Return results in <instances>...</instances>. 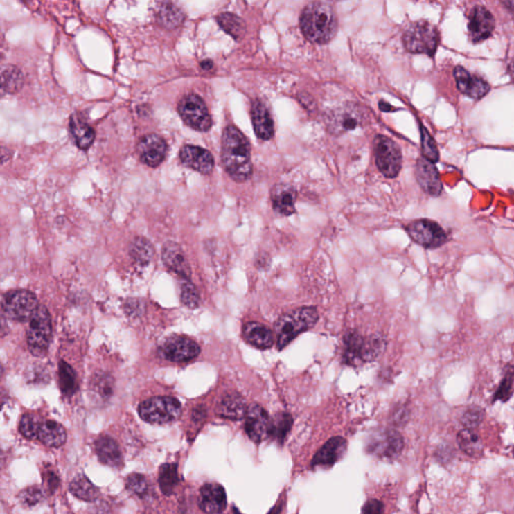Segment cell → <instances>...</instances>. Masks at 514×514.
<instances>
[{"mask_svg":"<svg viewBox=\"0 0 514 514\" xmlns=\"http://www.w3.org/2000/svg\"><path fill=\"white\" fill-rule=\"evenodd\" d=\"M221 161L228 175L236 182H245L251 177V147L236 127L228 126L223 131Z\"/></svg>","mask_w":514,"mask_h":514,"instance_id":"cell-1","label":"cell"},{"mask_svg":"<svg viewBox=\"0 0 514 514\" xmlns=\"http://www.w3.org/2000/svg\"><path fill=\"white\" fill-rule=\"evenodd\" d=\"M301 28L310 42L326 44L336 37L337 17L334 4L326 1L310 2L301 15Z\"/></svg>","mask_w":514,"mask_h":514,"instance_id":"cell-2","label":"cell"},{"mask_svg":"<svg viewBox=\"0 0 514 514\" xmlns=\"http://www.w3.org/2000/svg\"><path fill=\"white\" fill-rule=\"evenodd\" d=\"M316 308L303 307L285 312L274 324L276 348L281 351L296 337L314 328L319 321Z\"/></svg>","mask_w":514,"mask_h":514,"instance_id":"cell-3","label":"cell"},{"mask_svg":"<svg viewBox=\"0 0 514 514\" xmlns=\"http://www.w3.org/2000/svg\"><path fill=\"white\" fill-rule=\"evenodd\" d=\"M366 109L357 104L343 105L330 109L325 116L326 129L332 135L341 136L364 126L368 121Z\"/></svg>","mask_w":514,"mask_h":514,"instance_id":"cell-4","label":"cell"},{"mask_svg":"<svg viewBox=\"0 0 514 514\" xmlns=\"http://www.w3.org/2000/svg\"><path fill=\"white\" fill-rule=\"evenodd\" d=\"M406 50L412 53H426L433 57L439 44V33L430 22L425 20L414 22L403 35Z\"/></svg>","mask_w":514,"mask_h":514,"instance_id":"cell-5","label":"cell"},{"mask_svg":"<svg viewBox=\"0 0 514 514\" xmlns=\"http://www.w3.org/2000/svg\"><path fill=\"white\" fill-rule=\"evenodd\" d=\"M180 402L173 397H154L142 402L139 414L144 421L155 425H164L176 421L181 415Z\"/></svg>","mask_w":514,"mask_h":514,"instance_id":"cell-6","label":"cell"},{"mask_svg":"<svg viewBox=\"0 0 514 514\" xmlns=\"http://www.w3.org/2000/svg\"><path fill=\"white\" fill-rule=\"evenodd\" d=\"M53 335L50 312L44 305H39L30 319L26 334L28 348L35 357H44L48 353Z\"/></svg>","mask_w":514,"mask_h":514,"instance_id":"cell-7","label":"cell"},{"mask_svg":"<svg viewBox=\"0 0 514 514\" xmlns=\"http://www.w3.org/2000/svg\"><path fill=\"white\" fill-rule=\"evenodd\" d=\"M373 150L380 172L388 178H396L402 168V153L399 146L386 136L378 135L373 141Z\"/></svg>","mask_w":514,"mask_h":514,"instance_id":"cell-8","label":"cell"},{"mask_svg":"<svg viewBox=\"0 0 514 514\" xmlns=\"http://www.w3.org/2000/svg\"><path fill=\"white\" fill-rule=\"evenodd\" d=\"M403 448V437L395 429L375 431L366 442V452L381 459H395Z\"/></svg>","mask_w":514,"mask_h":514,"instance_id":"cell-9","label":"cell"},{"mask_svg":"<svg viewBox=\"0 0 514 514\" xmlns=\"http://www.w3.org/2000/svg\"><path fill=\"white\" fill-rule=\"evenodd\" d=\"M178 113L181 119L191 129L206 132L211 128L212 120L206 105L195 94H189L180 100Z\"/></svg>","mask_w":514,"mask_h":514,"instance_id":"cell-10","label":"cell"},{"mask_svg":"<svg viewBox=\"0 0 514 514\" xmlns=\"http://www.w3.org/2000/svg\"><path fill=\"white\" fill-rule=\"evenodd\" d=\"M406 231L415 243L426 249L441 247L448 240L443 228L429 219H419L409 223Z\"/></svg>","mask_w":514,"mask_h":514,"instance_id":"cell-11","label":"cell"},{"mask_svg":"<svg viewBox=\"0 0 514 514\" xmlns=\"http://www.w3.org/2000/svg\"><path fill=\"white\" fill-rule=\"evenodd\" d=\"M39 305L35 294L24 290L8 292L2 301L4 314L13 321H28Z\"/></svg>","mask_w":514,"mask_h":514,"instance_id":"cell-12","label":"cell"},{"mask_svg":"<svg viewBox=\"0 0 514 514\" xmlns=\"http://www.w3.org/2000/svg\"><path fill=\"white\" fill-rule=\"evenodd\" d=\"M161 352L169 361L183 363L195 359L200 354V346L189 337L173 336L164 342Z\"/></svg>","mask_w":514,"mask_h":514,"instance_id":"cell-13","label":"cell"},{"mask_svg":"<svg viewBox=\"0 0 514 514\" xmlns=\"http://www.w3.org/2000/svg\"><path fill=\"white\" fill-rule=\"evenodd\" d=\"M270 421L272 418L263 407L258 404L248 406L245 429L249 439L256 443H260L265 438H268Z\"/></svg>","mask_w":514,"mask_h":514,"instance_id":"cell-14","label":"cell"},{"mask_svg":"<svg viewBox=\"0 0 514 514\" xmlns=\"http://www.w3.org/2000/svg\"><path fill=\"white\" fill-rule=\"evenodd\" d=\"M167 153V144L164 139L156 134L144 136L137 145V154L147 166L158 167L163 162Z\"/></svg>","mask_w":514,"mask_h":514,"instance_id":"cell-15","label":"cell"},{"mask_svg":"<svg viewBox=\"0 0 514 514\" xmlns=\"http://www.w3.org/2000/svg\"><path fill=\"white\" fill-rule=\"evenodd\" d=\"M493 13L484 6H475L469 15V37L475 44L488 39L495 30Z\"/></svg>","mask_w":514,"mask_h":514,"instance_id":"cell-16","label":"cell"},{"mask_svg":"<svg viewBox=\"0 0 514 514\" xmlns=\"http://www.w3.org/2000/svg\"><path fill=\"white\" fill-rule=\"evenodd\" d=\"M348 443L341 436L330 438L312 458V468H330L345 456Z\"/></svg>","mask_w":514,"mask_h":514,"instance_id":"cell-17","label":"cell"},{"mask_svg":"<svg viewBox=\"0 0 514 514\" xmlns=\"http://www.w3.org/2000/svg\"><path fill=\"white\" fill-rule=\"evenodd\" d=\"M454 78L458 89L471 99H481L490 91V85L486 80L469 73L463 67H456Z\"/></svg>","mask_w":514,"mask_h":514,"instance_id":"cell-18","label":"cell"},{"mask_svg":"<svg viewBox=\"0 0 514 514\" xmlns=\"http://www.w3.org/2000/svg\"><path fill=\"white\" fill-rule=\"evenodd\" d=\"M198 504L207 514H219L227 508V497L224 488L218 484L203 485L199 495Z\"/></svg>","mask_w":514,"mask_h":514,"instance_id":"cell-19","label":"cell"},{"mask_svg":"<svg viewBox=\"0 0 514 514\" xmlns=\"http://www.w3.org/2000/svg\"><path fill=\"white\" fill-rule=\"evenodd\" d=\"M180 159L185 166L203 175H209L214 168L213 156L201 147L186 145L181 149Z\"/></svg>","mask_w":514,"mask_h":514,"instance_id":"cell-20","label":"cell"},{"mask_svg":"<svg viewBox=\"0 0 514 514\" xmlns=\"http://www.w3.org/2000/svg\"><path fill=\"white\" fill-rule=\"evenodd\" d=\"M416 177L421 188L431 196H439L441 194V179L432 162L426 158H419L416 165Z\"/></svg>","mask_w":514,"mask_h":514,"instance_id":"cell-21","label":"cell"},{"mask_svg":"<svg viewBox=\"0 0 514 514\" xmlns=\"http://www.w3.org/2000/svg\"><path fill=\"white\" fill-rule=\"evenodd\" d=\"M162 258L169 269L173 270L184 278L189 279L191 277V267L188 259L178 243L173 241L165 243L162 250Z\"/></svg>","mask_w":514,"mask_h":514,"instance_id":"cell-22","label":"cell"},{"mask_svg":"<svg viewBox=\"0 0 514 514\" xmlns=\"http://www.w3.org/2000/svg\"><path fill=\"white\" fill-rule=\"evenodd\" d=\"M366 337L356 330L346 333L342 345V361L345 365L357 366L364 364V348Z\"/></svg>","mask_w":514,"mask_h":514,"instance_id":"cell-23","label":"cell"},{"mask_svg":"<svg viewBox=\"0 0 514 514\" xmlns=\"http://www.w3.org/2000/svg\"><path fill=\"white\" fill-rule=\"evenodd\" d=\"M296 190L288 184H277L272 191V206L279 215L290 216L296 212Z\"/></svg>","mask_w":514,"mask_h":514,"instance_id":"cell-24","label":"cell"},{"mask_svg":"<svg viewBox=\"0 0 514 514\" xmlns=\"http://www.w3.org/2000/svg\"><path fill=\"white\" fill-rule=\"evenodd\" d=\"M242 337L250 346L259 350H267L274 344V335L263 324L249 321L242 328Z\"/></svg>","mask_w":514,"mask_h":514,"instance_id":"cell-25","label":"cell"},{"mask_svg":"<svg viewBox=\"0 0 514 514\" xmlns=\"http://www.w3.org/2000/svg\"><path fill=\"white\" fill-rule=\"evenodd\" d=\"M251 119L254 132L261 140H270L274 135V124L272 116L261 100H254L251 107Z\"/></svg>","mask_w":514,"mask_h":514,"instance_id":"cell-26","label":"cell"},{"mask_svg":"<svg viewBox=\"0 0 514 514\" xmlns=\"http://www.w3.org/2000/svg\"><path fill=\"white\" fill-rule=\"evenodd\" d=\"M96 453L103 464L112 468L121 469L124 466L122 452L117 442L109 436H102L96 441Z\"/></svg>","mask_w":514,"mask_h":514,"instance_id":"cell-27","label":"cell"},{"mask_svg":"<svg viewBox=\"0 0 514 514\" xmlns=\"http://www.w3.org/2000/svg\"><path fill=\"white\" fill-rule=\"evenodd\" d=\"M248 407L247 401L242 396L238 393H231L222 398L219 402L216 412L218 416L224 418V419L242 420L247 416Z\"/></svg>","mask_w":514,"mask_h":514,"instance_id":"cell-28","label":"cell"},{"mask_svg":"<svg viewBox=\"0 0 514 514\" xmlns=\"http://www.w3.org/2000/svg\"><path fill=\"white\" fill-rule=\"evenodd\" d=\"M42 444L53 448L64 445L67 440V433L62 424L53 420L40 422L39 438Z\"/></svg>","mask_w":514,"mask_h":514,"instance_id":"cell-29","label":"cell"},{"mask_svg":"<svg viewBox=\"0 0 514 514\" xmlns=\"http://www.w3.org/2000/svg\"><path fill=\"white\" fill-rule=\"evenodd\" d=\"M69 129L73 142L80 149L88 150L91 146L95 140V132L79 116H71Z\"/></svg>","mask_w":514,"mask_h":514,"instance_id":"cell-30","label":"cell"},{"mask_svg":"<svg viewBox=\"0 0 514 514\" xmlns=\"http://www.w3.org/2000/svg\"><path fill=\"white\" fill-rule=\"evenodd\" d=\"M71 495L84 502H95L99 497L100 490L91 480L84 475H79L73 478L69 485Z\"/></svg>","mask_w":514,"mask_h":514,"instance_id":"cell-31","label":"cell"},{"mask_svg":"<svg viewBox=\"0 0 514 514\" xmlns=\"http://www.w3.org/2000/svg\"><path fill=\"white\" fill-rule=\"evenodd\" d=\"M294 425V419L288 413L281 412L274 415L270 421L269 433L268 437L276 441L279 445H283L287 439L288 433Z\"/></svg>","mask_w":514,"mask_h":514,"instance_id":"cell-32","label":"cell"},{"mask_svg":"<svg viewBox=\"0 0 514 514\" xmlns=\"http://www.w3.org/2000/svg\"><path fill=\"white\" fill-rule=\"evenodd\" d=\"M185 15L178 6L173 3H162L159 8L157 20L160 26L167 30H174L184 21Z\"/></svg>","mask_w":514,"mask_h":514,"instance_id":"cell-33","label":"cell"},{"mask_svg":"<svg viewBox=\"0 0 514 514\" xmlns=\"http://www.w3.org/2000/svg\"><path fill=\"white\" fill-rule=\"evenodd\" d=\"M219 26L234 39L240 40L247 33V26L243 19L231 12L220 13L216 17Z\"/></svg>","mask_w":514,"mask_h":514,"instance_id":"cell-34","label":"cell"},{"mask_svg":"<svg viewBox=\"0 0 514 514\" xmlns=\"http://www.w3.org/2000/svg\"><path fill=\"white\" fill-rule=\"evenodd\" d=\"M178 465L176 463L163 464L159 471V486L165 495H173L179 484Z\"/></svg>","mask_w":514,"mask_h":514,"instance_id":"cell-35","label":"cell"},{"mask_svg":"<svg viewBox=\"0 0 514 514\" xmlns=\"http://www.w3.org/2000/svg\"><path fill=\"white\" fill-rule=\"evenodd\" d=\"M458 445L461 450L471 457H478L482 454L484 446L480 441L479 436L470 429H464L457 435Z\"/></svg>","mask_w":514,"mask_h":514,"instance_id":"cell-36","label":"cell"},{"mask_svg":"<svg viewBox=\"0 0 514 514\" xmlns=\"http://www.w3.org/2000/svg\"><path fill=\"white\" fill-rule=\"evenodd\" d=\"M130 256L140 265H148L154 256V247L148 239L136 238L130 245Z\"/></svg>","mask_w":514,"mask_h":514,"instance_id":"cell-37","label":"cell"},{"mask_svg":"<svg viewBox=\"0 0 514 514\" xmlns=\"http://www.w3.org/2000/svg\"><path fill=\"white\" fill-rule=\"evenodd\" d=\"M387 341L385 337L381 334H375L366 337L365 348H364V363H371L376 361L385 352Z\"/></svg>","mask_w":514,"mask_h":514,"instance_id":"cell-38","label":"cell"},{"mask_svg":"<svg viewBox=\"0 0 514 514\" xmlns=\"http://www.w3.org/2000/svg\"><path fill=\"white\" fill-rule=\"evenodd\" d=\"M2 89L8 94H15L21 89L24 86V79L21 71L15 67H8L1 76Z\"/></svg>","mask_w":514,"mask_h":514,"instance_id":"cell-39","label":"cell"},{"mask_svg":"<svg viewBox=\"0 0 514 514\" xmlns=\"http://www.w3.org/2000/svg\"><path fill=\"white\" fill-rule=\"evenodd\" d=\"M60 385L62 393L66 396L75 394L77 390V377L75 371L66 362L60 363Z\"/></svg>","mask_w":514,"mask_h":514,"instance_id":"cell-40","label":"cell"},{"mask_svg":"<svg viewBox=\"0 0 514 514\" xmlns=\"http://www.w3.org/2000/svg\"><path fill=\"white\" fill-rule=\"evenodd\" d=\"M91 389L102 399H109L113 395L114 379L107 374H97L91 381Z\"/></svg>","mask_w":514,"mask_h":514,"instance_id":"cell-41","label":"cell"},{"mask_svg":"<svg viewBox=\"0 0 514 514\" xmlns=\"http://www.w3.org/2000/svg\"><path fill=\"white\" fill-rule=\"evenodd\" d=\"M420 128H421L420 131H421L422 152H423L424 158L432 163L437 162L439 160V152L436 146L434 139L431 137L425 127L421 125Z\"/></svg>","mask_w":514,"mask_h":514,"instance_id":"cell-42","label":"cell"},{"mask_svg":"<svg viewBox=\"0 0 514 514\" xmlns=\"http://www.w3.org/2000/svg\"><path fill=\"white\" fill-rule=\"evenodd\" d=\"M40 421L35 416L26 414L22 416L19 423V431L26 439L37 440L39 438Z\"/></svg>","mask_w":514,"mask_h":514,"instance_id":"cell-43","label":"cell"},{"mask_svg":"<svg viewBox=\"0 0 514 514\" xmlns=\"http://www.w3.org/2000/svg\"><path fill=\"white\" fill-rule=\"evenodd\" d=\"M514 392V372L505 374L504 379L493 396V401L506 402L511 399Z\"/></svg>","mask_w":514,"mask_h":514,"instance_id":"cell-44","label":"cell"},{"mask_svg":"<svg viewBox=\"0 0 514 514\" xmlns=\"http://www.w3.org/2000/svg\"><path fill=\"white\" fill-rule=\"evenodd\" d=\"M44 491L37 486H30L24 489L19 495L20 504L26 507H33L44 500Z\"/></svg>","mask_w":514,"mask_h":514,"instance_id":"cell-45","label":"cell"},{"mask_svg":"<svg viewBox=\"0 0 514 514\" xmlns=\"http://www.w3.org/2000/svg\"><path fill=\"white\" fill-rule=\"evenodd\" d=\"M126 486L130 491L140 497H143L148 493V481L144 475H139V473H133L127 477Z\"/></svg>","mask_w":514,"mask_h":514,"instance_id":"cell-46","label":"cell"},{"mask_svg":"<svg viewBox=\"0 0 514 514\" xmlns=\"http://www.w3.org/2000/svg\"><path fill=\"white\" fill-rule=\"evenodd\" d=\"M181 301H182L183 305L191 308V310L199 307L200 296H199L197 290H196L193 283H189V281L183 283L182 287H181Z\"/></svg>","mask_w":514,"mask_h":514,"instance_id":"cell-47","label":"cell"},{"mask_svg":"<svg viewBox=\"0 0 514 514\" xmlns=\"http://www.w3.org/2000/svg\"><path fill=\"white\" fill-rule=\"evenodd\" d=\"M484 416V409L479 408L477 406L470 407V408L465 411L461 418V422L466 427V429L472 430V429L476 428V427L479 426L482 423Z\"/></svg>","mask_w":514,"mask_h":514,"instance_id":"cell-48","label":"cell"},{"mask_svg":"<svg viewBox=\"0 0 514 514\" xmlns=\"http://www.w3.org/2000/svg\"><path fill=\"white\" fill-rule=\"evenodd\" d=\"M42 480H44V489L48 495H53L59 488L60 480L59 475L55 471L46 469L42 473Z\"/></svg>","mask_w":514,"mask_h":514,"instance_id":"cell-49","label":"cell"},{"mask_svg":"<svg viewBox=\"0 0 514 514\" xmlns=\"http://www.w3.org/2000/svg\"><path fill=\"white\" fill-rule=\"evenodd\" d=\"M410 417V412L405 405L398 406L392 414V421L396 426L405 425Z\"/></svg>","mask_w":514,"mask_h":514,"instance_id":"cell-50","label":"cell"},{"mask_svg":"<svg viewBox=\"0 0 514 514\" xmlns=\"http://www.w3.org/2000/svg\"><path fill=\"white\" fill-rule=\"evenodd\" d=\"M384 505L380 500L369 499L364 504L361 514H383Z\"/></svg>","mask_w":514,"mask_h":514,"instance_id":"cell-51","label":"cell"},{"mask_svg":"<svg viewBox=\"0 0 514 514\" xmlns=\"http://www.w3.org/2000/svg\"><path fill=\"white\" fill-rule=\"evenodd\" d=\"M205 416H206V411H205L203 407H198V408L194 409L193 419L195 421H201V420L204 419Z\"/></svg>","mask_w":514,"mask_h":514,"instance_id":"cell-52","label":"cell"},{"mask_svg":"<svg viewBox=\"0 0 514 514\" xmlns=\"http://www.w3.org/2000/svg\"><path fill=\"white\" fill-rule=\"evenodd\" d=\"M200 66L204 71H210V69L213 68V62L210 60H204L203 62H201Z\"/></svg>","mask_w":514,"mask_h":514,"instance_id":"cell-53","label":"cell"},{"mask_svg":"<svg viewBox=\"0 0 514 514\" xmlns=\"http://www.w3.org/2000/svg\"><path fill=\"white\" fill-rule=\"evenodd\" d=\"M380 109H381L382 111L384 112H389L391 111V109H392L393 108L390 106V105L386 104L385 102H383V100H382V102H380Z\"/></svg>","mask_w":514,"mask_h":514,"instance_id":"cell-54","label":"cell"},{"mask_svg":"<svg viewBox=\"0 0 514 514\" xmlns=\"http://www.w3.org/2000/svg\"><path fill=\"white\" fill-rule=\"evenodd\" d=\"M281 505H276L268 514H279L281 513Z\"/></svg>","mask_w":514,"mask_h":514,"instance_id":"cell-55","label":"cell"},{"mask_svg":"<svg viewBox=\"0 0 514 514\" xmlns=\"http://www.w3.org/2000/svg\"><path fill=\"white\" fill-rule=\"evenodd\" d=\"M502 3H504L507 8H509V10L514 11V1H504Z\"/></svg>","mask_w":514,"mask_h":514,"instance_id":"cell-56","label":"cell"},{"mask_svg":"<svg viewBox=\"0 0 514 514\" xmlns=\"http://www.w3.org/2000/svg\"><path fill=\"white\" fill-rule=\"evenodd\" d=\"M509 73H511V78H513V80H514V59L513 60V62H511V64H509Z\"/></svg>","mask_w":514,"mask_h":514,"instance_id":"cell-57","label":"cell"},{"mask_svg":"<svg viewBox=\"0 0 514 514\" xmlns=\"http://www.w3.org/2000/svg\"><path fill=\"white\" fill-rule=\"evenodd\" d=\"M513 455H514V449H513Z\"/></svg>","mask_w":514,"mask_h":514,"instance_id":"cell-58","label":"cell"}]
</instances>
